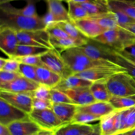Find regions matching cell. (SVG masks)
I'll use <instances>...</instances> for the list:
<instances>
[{"label":"cell","instance_id":"cell-25","mask_svg":"<svg viewBox=\"0 0 135 135\" xmlns=\"http://www.w3.org/2000/svg\"><path fill=\"white\" fill-rule=\"evenodd\" d=\"M89 17L94 20L105 30H112V29H115L119 27L117 24L115 17L113 12L112 11Z\"/></svg>","mask_w":135,"mask_h":135},{"label":"cell","instance_id":"cell-12","mask_svg":"<svg viewBox=\"0 0 135 135\" xmlns=\"http://www.w3.org/2000/svg\"><path fill=\"white\" fill-rule=\"evenodd\" d=\"M28 117V113L0 98V124L8 126L13 123Z\"/></svg>","mask_w":135,"mask_h":135},{"label":"cell","instance_id":"cell-52","mask_svg":"<svg viewBox=\"0 0 135 135\" xmlns=\"http://www.w3.org/2000/svg\"><path fill=\"white\" fill-rule=\"evenodd\" d=\"M37 135H55V132L52 131H48V130H44L42 129L39 133L37 134Z\"/></svg>","mask_w":135,"mask_h":135},{"label":"cell","instance_id":"cell-56","mask_svg":"<svg viewBox=\"0 0 135 135\" xmlns=\"http://www.w3.org/2000/svg\"><path fill=\"white\" fill-rule=\"evenodd\" d=\"M130 131H125V132H122V133H116V134H115L113 135H129Z\"/></svg>","mask_w":135,"mask_h":135},{"label":"cell","instance_id":"cell-32","mask_svg":"<svg viewBox=\"0 0 135 135\" xmlns=\"http://www.w3.org/2000/svg\"><path fill=\"white\" fill-rule=\"evenodd\" d=\"M80 4L88 13L89 17L99 15L111 11L109 5H108L96 3H85Z\"/></svg>","mask_w":135,"mask_h":135},{"label":"cell","instance_id":"cell-42","mask_svg":"<svg viewBox=\"0 0 135 135\" xmlns=\"http://www.w3.org/2000/svg\"><path fill=\"white\" fill-rule=\"evenodd\" d=\"M46 30L50 34L51 38H70L69 36L59 27L56 23L47 26L46 27Z\"/></svg>","mask_w":135,"mask_h":135},{"label":"cell","instance_id":"cell-16","mask_svg":"<svg viewBox=\"0 0 135 135\" xmlns=\"http://www.w3.org/2000/svg\"><path fill=\"white\" fill-rule=\"evenodd\" d=\"M74 104L78 106H84L96 102L93 97L90 87L80 88L65 91Z\"/></svg>","mask_w":135,"mask_h":135},{"label":"cell","instance_id":"cell-22","mask_svg":"<svg viewBox=\"0 0 135 135\" xmlns=\"http://www.w3.org/2000/svg\"><path fill=\"white\" fill-rule=\"evenodd\" d=\"M47 2L48 11L52 15L56 23L71 21L68 11L63 6L61 0H47Z\"/></svg>","mask_w":135,"mask_h":135},{"label":"cell","instance_id":"cell-1","mask_svg":"<svg viewBox=\"0 0 135 135\" xmlns=\"http://www.w3.org/2000/svg\"><path fill=\"white\" fill-rule=\"evenodd\" d=\"M61 54L73 75L96 67H112L118 65L110 61L92 59L79 51L76 47L65 50Z\"/></svg>","mask_w":135,"mask_h":135},{"label":"cell","instance_id":"cell-9","mask_svg":"<svg viewBox=\"0 0 135 135\" xmlns=\"http://www.w3.org/2000/svg\"><path fill=\"white\" fill-rule=\"evenodd\" d=\"M127 72L124 67L119 65L112 67H99L83 72L74 74L79 77L94 83V82H106L112 75L119 73Z\"/></svg>","mask_w":135,"mask_h":135},{"label":"cell","instance_id":"cell-23","mask_svg":"<svg viewBox=\"0 0 135 135\" xmlns=\"http://www.w3.org/2000/svg\"><path fill=\"white\" fill-rule=\"evenodd\" d=\"M0 10L7 13L19 15L27 16V17H36L38 16L34 4L32 2H29L26 6L22 8H16L9 3H4L0 5Z\"/></svg>","mask_w":135,"mask_h":135},{"label":"cell","instance_id":"cell-50","mask_svg":"<svg viewBox=\"0 0 135 135\" xmlns=\"http://www.w3.org/2000/svg\"><path fill=\"white\" fill-rule=\"evenodd\" d=\"M0 135H11L8 126L0 124Z\"/></svg>","mask_w":135,"mask_h":135},{"label":"cell","instance_id":"cell-54","mask_svg":"<svg viewBox=\"0 0 135 135\" xmlns=\"http://www.w3.org/2000/svg\"><path fill=\"white\" fill-rule=\"evenodd\" d=\"M108 1H119L125 3H135V0H108Z\"/></svg>","mask_w":135,"mask_h":135},{"label":"cell","instance_id":"cell-48","mask_svg":"<svg viewBox=\"0 0 135 135\" xmlns=\"http://www.w3.org/2000/svg\"><path fill=\"white\" fill-rule=\"evenodd\" d=\"M78 3H96L109 5V1L108 0H71Z\"/></svg>","mask_w":135,"mask_h":135},{"label":"cell","instance_id":"cell-31","mask_svg":"<svg viewBox=\"0 0 135 135\" xmlns=\"http://www.w3.org/2000/svg\"><path fill=\"white\" fill-rule=\"evenodd\" d=\"M67 3L69 15L72 21H76L89 17L88 13L80 3L74 2L73 1H69Z\"/></svg>","mask_w":135,"mask_h":135},{"label":"cell","instance_id":"cell-2","mask_svg":"<svg viewBox=\"0 0 135 135\" xmlns=\"http://www.w3.org/2000/svg\"><path fill=\"white\" fill-rule=\"evenodd\" d=\"M0 26L10 28L16 32L46 30L43 17H27L0 10Z\"/></svg>","mask_w":135,"mask_h":135},{"label":"cell","instance_id":"cell-24","mask_svg":"<svg viewBox=\"0 0 135 135\" xmlns=\"http://www.w3.org/2000/svg\"><path fill=\"white\" fill-rule=\"evenodd\" d=\"M90 89L96 102H109L112 96L108 90L105 82H94L90 86Z\"/></svg>","mask_w":135,"mask_h":135},{"label":"cell","instance_id":"cell-60","mask_svg":"<svg viewBox=\"0 0 135 135\" xmlns=\"http://www.w3.org/2000/svg\"><path fill=\"white\" fill-rule=\"evenodd\" d=\"M46 1H47V0H46Z\"/></svg>","mask_w":135,"mask_h":135},{"label":"cell","instance_id":"cell-14","mask_svg":"<svg viewBox=\"0 0 135 135\" xmlns=\"http://www.w3.org/2000/svg\"><path fill=\"white\" fill-rule=\"evenodd\" d=\"M11 135H36L42 129L30 117L8 125Z\"/></svg>","mask_w":135,"mask_h":135},{"label":"cell","instance_id":"cell-5","mask_svg":"<svg viewBox=\"0 0 135 135\" xmlns=\"http://www.w3.org/2000/svg\"><path fill=\"white\" fill-rule=\"evenodd\" d=\"M76 48L86 55L94 59L108 60L115 63L117 51L94 40L89 39L86 43Z\"/></svg>","mask_w":135,"mask_h":135},{"label":"cell","instance_id":"cell-20","mask_svg":"<svg viewBox=\"0 0 135 135\" xmlns=\"http://www.w3.org/2000/svg\"><path fill=\"white\" fill-rule=\"evenodd\" d=\"M52 110L58 118L65 123H71L78 112V105L71 104H54Z\"/></svg>","mask_w":135,"mask_h":135},{"label":"cell","instance_id":"cell-59","mask_svg":"<svg viewBox=\"0 0 135 135\" xmlns=\"http://www.w3.org/2000/svg\"><path fill=\"white\" fill-rule=\"evenodd\" d=\"M61 1H65V2L68 3V2H69V1H71V0H61Z\"/></svg>","mask_w":135,"mask_h":135},{"label":"cell","instance_id":"cell-6","mask_svg":"<svg viewBox=\"0 0 135 135\" xmlns=\"http://www.w3.org/2000/svg\"><path fill=\"white\" fill-rule=\"evenodd\" d=\"M29 117L34 121L41 129L52 131L55 132L61 127L67 125L61 121L55 115L52 109L42 110L33 109L29 114Z\"/></svg>","mask_w":135,"mask_h":135},{"label":"cell","instance_id":"cell-39","mask_svg":"<svg viewBox=\"0 0 135 135\" xmlns=\"http://www.w3.org/2000/svg\"><path fill=\"white\" fill-rule=\"evenodd\" d=\"M115 63L124 67L127 70L128 73L135 79V65L117 51L116 55Z\"/></svg>","mask_w":135,"mask_h":135},{"label":"cell","instance_id":"cell-55","mask_svg":"<svg viewBox=\"0 0 135 135\" xmlns=\"http://www.w3.org/2000/svg\"><path fill=\"white\" fill-rule=\"evenodd\" d=\"M13 1H17V0H0V5L4 3H9Z\"/></svg>","mask_w":135,"mask_h":135},{"label":"cell","instance_id":"cell-35","mask_svg":"<svg viewBox=\"0 0 135 135\" xmlns=\"http://www.w3.org/2000/svg\"><path fill=\"white\" fill-rule=\"evenodd\" d=\"M100 119H101L100 117L94 115L89 113L78 111L71 123L79 124H90V123L94 122V121H100Z\"/></svg>","mask_w":135,"mask_h":135},{"label":"cell","instance_id":"cell-61","mask_svg":"<svg viewBox=\"0 0 135 135\" xmlns=\"http://www.w3.org/2000/svg\"><path fill=\"white\" fill-rule=\"evenodd\" d=\"M36 135H37V134H36Z\"/></svg>","mask_w":135,"mask_h":135},{"label":"cell","instance_id":"cell-11","mask_svg":"<svg viewBox=\"0 0 135 135\" xmlns=\"http://www.w3.org/2000/svg\"><path fill=\"white\" fill-rule=\"evenodd\" d=\"M0 98L28 115L33 110V96L30 94L12 93L0 91Z\"/></svg>","mask_w":135,"mask_h":135},{"label":"cell","instance_id":"cell-10","mask_svg":"<svg viewBox=\"0 0 135 135\" xmlns=\"http://www.w3.org/2000/svg\"><path fill=\"white\" fill-rule=\"evenodd\" d=\"M40 83L20 76L9 83H0V91L12 92V93H22L33 94L40 85Z\"/></svg>","mask_w":135,"mask_h":135},{"label":"cell","instance_id":"cell-26","mask_svg":"<svg viewBox=\"0 0 135 135\" xmlns=\"http://www.w3.org/2000/svg\"><path fill=\"white\" fill-rule=\"evenodd\" d=\"M56 24L69 36L70 38L76 40L84 44L86 43L89 40L79 30L73 21H63Z\"/></svg>","mask_w":135,"mask_h":135},{"label":"cell","instance_id":"cell-28","mask_svg":"<svg viewBox=\"0 0 135 135\" xmlns=\"http://www.w3.org/2000/svg\"><path fill=\"white\" fill-rule=\"evenodd\" d=\"M50 49L45 47H36V46H28V45L18 44L16 50L15 55L13 57L24 56H31V55H41L47 53Z\"/></svg>","mask_w":135,"mask_h":135},{"label":"cell","instance_id":"cell-46","mask_svg":"<svg viewBox=\"0 0 135 135\" xmlns=\"http://www.w3.org/2000/svg\"><path fill=\"white\" fill-rule=\"evenodd\" d=\"M135 129V106L131 108L128 113L125 123V131H130Z\"/></svg>","mask_w":135,"mask_h":135},{"label":"cell","instance_id":"cell-29","mask_svg":"<svg viewBox=\"0 0 135 135\" xmlns=\"http://www.w3.org/2000/svg\"><path fill=\"white\" fill-rule=\"evenodd\" d=\"M117 110L102 117L100 119V126L102 135H113L115 132V118Z\"/></svg>","mask_w":135,"mask_h":135},{"label":"cell","instance_id":"cell-45","mask_svg":"<svg viewBox=\"0 0 135 135\" xmlns=\"http://www.w3.org/2000/svg\"><path fill=\"white\" fill-rule=\"evenodd\" d=\"M22 76L19 73L10 72L6 71H0V83H9L15 79Z\"/></svg>","mask_w":135,"mask_h":135},{"label":"cell","instance_id":"cell-18","mask_svg":"<svg viewBox=\"0 0 135 135\" xmlns=\"http://www.w3.org/2000/svg\"><path fill=\"white\" fill-rule=\"evenodd\" d=\"M92 83H93L92 82L82 79L75 75H73L65 79H62L60 83L54 88V89L65 92V91L69 90L90 87Z\"/></svg>","mask_w":135,"mask_h":135},{"label":"cell","instance_id":"cell-44","mask_svg":"<svg viewBox=\"0 0 135 135\" xmlns=\"http://www.w3.org/2000/svg\"><path fill=\"white\" fill-rule=\"evenodd\" d=\"M21 63L15 58H7L5 66L1 71H10V72H17L19 71V67Z\"/></svg>","mask_w":135,"mask_h":135},{"label":"cell","instance_id":"cell-34","mask_svg":"<svg viewBox=\"0 0 135 135\" xmlns=\"http://www.w3.org/2000/svg\"><path fill=\"white\" fill-rule=\"evenodd\" d=\"M131 108L117 110V115H116L115 118L116 133L125 132V123H126L127 117Z\"/></svg>","mask_w":135,"mask_h":135},{"label":"cell","instance_id":"cell-49","mask_svg":"<svg viewBox=\"0 0 135 135\" xmlns=\"http://www.w3.org/2000/svg\"><path fill=\"white\" fill-rule=\"evenodd\" d=\"M80 135H102V134L101 129H100V123L96 124L95 128L94 129V130H92V131L88 132V133H84V134H82Z\"/></svg>","mask_w":135,"mask_h":135},{"label":"cell","instance_id":"cell-58","mask_svg":"<svg viewBox=\"0 0 135 135\" xmlns=\"http://www.w3.org/2000/svg\"><path fill=\"white\" fill-rule=\"evenodd\" d=\"M129 135H135V129H133V130L131 131L130 133H129Z\"/></svg>","mask_w":135,"mask_h":135},{"label":"cell","instance_id":"cell-37","mask_svg":"<svg viewBox=\"0 0 135 135\" xmlns=\"http://www.w3.org/2000/svg\"><path fill=\"white\" fill-rule=\"evenodd\" d=\"M18 73L23 77L39 83L36 75V67L21 63Z\"/></svg>","mask_w":135,"mask_h":135},{"label":"cell","instance_id":"cell-4","mask_svg":"<svg viewBox=\"0 0 135 135\" xmlns=\"http://www.w3.org/2000/svg\"><path fill=\"white\" fill-rule=\"evenodd\" d=\"M105 83L112 96L124 97L135 95V79L127 72L115 74Z\"/></svg>","mask_w":135,"mask_h":135},{"label":"cell","instance_id":"cell-15","mask_svg":"<svg viewBox=\"0 0 135 135\" xmlns=\"http://www.w3.org/2000/svg\"><path fill=\"white\" fill-rule=\"evenodd\" d=\"M73 22L79 30L88 39H95L105 31L90 17Z\"/></svg>","mask_w":135,"mask_h":135},{"label":"cell","instance_id":"cell-13","mask_svg":"<svg viewBox=\"0 0 135 135\" xmlns=\"http://www.w3.org/2000/svg\"><path fill=\"white\" fill-rule=\"evenodd\" d=\"M18 45L17 32L5 26H0V48L9 58L13 57Z\"/></svg>","mask_w":135,"mask_h":135},{"label":"cell","instance_id":"cell-33","mask_svg":"<svg viewBox=\"0 0 135 135\" xmlns=\"http://www.w3.org/2000/svg\"><path fill=\"white\" fill-rule=\"evenodd\" d=\"M110 9H117L123 11L135 20V3H125L119 1H109Z\"/></svg>","mask_w":135,"mask_h":135},{"label":"cell","instance_id":"cell-19","mask_svg":"<svg viewBox=\"0 0 135 135\" xmlns=\"http://www.w3.org/2000/svg\"><path fill=\"white\" fill-rule=\"evenodd\" d=\"M36 75L40 84L54 88L62 80V77L58 74L46 67H36Z\"/></svg>","mask_w":135,"mask_h":135},{"label":"cell","instance_id":"cell-38","mask_svg":"<svg viewBox=\"0 0 135 135\" xmlns=\"http://www.w3.org/2000/svg\"><path fill=\"white\" fill-rule=\"evenodd\" d=\"M110 10L114 14L116 20H117V24H118L119 27H123V26L129 25V24L135 23V20L129 17L128 15H127L123 11L117 9H112Z\"/></svg>","mask_w":135,"mask_h":135},{"label":"cell","instance_id":"cell-3","mask_svg":"<svg viewBox=\"0 0 135 135\" xmlns=\"http://www.w3.org/2000/svg\"><path fill=\"white\" fill-rule=\"evenodd\" d=\"M94 40L119 52L125 47L135 44V34L129 30L119 27L105 30Z\"/></svg>","mask_w":135,"mask_h":135},{"label":"cell","instance_id":"cell-41","mask_svg":"<svg viewBox=\"0 0 135 135\" xmlns=\"http://www.w3.org/2000/svg\"><path fill=\"white\" fill-rule=\"evenodd\" d=\"M51 88L40 84L33 92V98L40 100H50L51 98Z\"/></svg>","mask_w":135,"mask_h":135},{"label":"cell","instance_id":"cell-57","mask_svg":"<svg viewBox=\"0 0 135 135\" xmlns=\"http://www.w3.org/2000/svg\"><path fill=\"white\" fill-rule=\"evenodd\" d=\"M126 58L127 59H129V61H131L132 63H133L135 65V59H133V58H127V57H126Z\"/></svg>","mask_w":135,"mask_h":135},{"label":"cell","instance_id":"cell-8","mask_svg":"<svg viewBox=\"0 0 135 135\" xmlns=\"http://www.w3.org/2000/svg\"><path fill=\"white\" fill-rule=\"evenodd\" d=\"M41 59L45 67L60 75L62 79H65L73 75L62 57L61 53L56 49L50 50L47 53L41 55Z\"/></svg>","mask_w":135,"mask_h":135},{"label":"cell","instance_id":"cell-43","mask_svg":"<svg viewBox=\"0 0 135 135\" xmlns=\"http://www.w3.org/2000/svg\"><path fill=\"white\" fill-rule=\"evenodd\" d=\"M53 103L50 100H40V99L33 98L32 107L33 109H52Z\"/></svg>","mask_w":135,"mask_h":135},{"label":"cell","instance_id":"cell-17","mask_svg":"<svg viewBox=\"0 0 135 135\" xmlns=\"http://www.w3.org/2000/svg\"><path fill=\"white\" fill-rule=\"evenodd\" d=\"M78 111L89 113L102 119L114 112L115 109L109 102H95L84 106H78Z\"/></svg>","mask_w":135,"mask_h":135},{"label":"cell","instance_id":"cell-27","mask_svg":"<svg viewBox=\"0 0 135 135\" xmlns=\"http://www.w3.org/2000/svg\"><path fill=\"white\" fill-rule=\"evenodd\" d=\"M53 47L56 49L57 51L61 53L65 50L74 47H80L84 44L83 42L78 41L76 40L73 39L71 38H51L50 39Z\"/></svg>","mask_w":135,"mask_h":135},{"label":"cell","instance_id":"cell-47","mask_svg":"<svg viewBox=\"0 0 135 135\" xmlns=\"http://www.w3.org/2000/svg\"><path fill=\"white\" fill-rule=\"evenodd\" d=\"M118 53L125 57L135 59V44L125 47L123 50Z\"/></svg>","mask_w":135,"mask_h":135},{"label":"cell","instance_id":"cell-7","mask_svg":"<svg viewBox=\"0 0 135 135\" xmlns=\"http://www.w3.org/2000/svg\"><path fill=\"white\" fill-rule=\"evenodd\" d=\"M18 44L28 45L52 50L51 37L46 30L17 32Z\"/></svg>","mask_w":135,"mask_h":135},{"label":"cell","instance_id":"cell-53","mask_svg":"<svg viewBox=\"0 0 135 135\" xmlns=\"http://www.w3.org/2000/svg\"><path fill=\"white\" fill-rule=\"evenodd\" d=\"M6 61L7 59H5V58H0V71H1L3 69L4 66H5V63H6Z\"/></svg>","mask_w":135,"mask_h":135},{"label":"cell","instance_id":"cell-36","mask_svg":"<svg viewBox=\"0 0 135 135\" xmlns=\"http://www.w3.org/2000/svg\"><path fill=\"white\" fill-rule=\"evenodd\" d=\"M50 100L53 104H74L69 97L63 91L51 88V98Z\"/></svg>","mask_w":135,"mask_h":135},{"label":"cell","instance_id":"cell-21","mask_svg":"<svg viewBox=\"0 0 135 135\" xmlns=\"http://www.w3.org/2000/svg\"><path fill=\"white\" fill-rule=\"evenodd\" d=\"M96 125L71 123L61 127L55 131V135H80L92 131Z\"/></svg>","mask_w":135,"mask_h":135},{"label":"cell","instance_id":"cell-30","mask_svg":"<svg viewBox=\"0 0 135 135\" xmlns=\"http://www.w3.org/2000/svg\"><path fill=\"white\" fill-rule=\"evenodd\" d=\"M109 102L115 110L131 108L135 106V95L124 97L112 96Z\"/></svg>","mask_w":135,"mask_h":135},{"label":"cell","instance_id":"cell-40","mask_svg":"<svg viewBox=\"0 0 135 135\" xmlns=\"http://www.w3.org/2000/svg\"><path fill=\"white\" fill-rule=\"evenodd\" d=\"M15 58L20 63L28 65L34 66V67H45L44 64L42 62L41 56L40 55H31V56H24L17 57Z\"/></svg>","mask_w":135,"mask_h":135},{"label":"cell","instance_id":"cell-51","mask_svg":"<svg viewBox=\"0 0 135 135\" xmlns=\"http://www.w3.org/2000/svg\"><path fill=\"white\" fill-rule=\"evenodd\" d=\"M121 28H123L125 29V30H129V32H131L135 34V23L129 24V25H126V26H123V27Z\"/></svg>","mask_w":135,"mask_h":135}]
</instances>
